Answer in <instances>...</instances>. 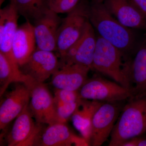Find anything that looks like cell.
I'll return each mask as SVG.
<instances>
[{
	"instance_id": "cell-1",
	"label": "cell",
	"mask_w": 146,
	"mask_h": 146,
	"mask_svg": "<svg viewBox=\"0 0 146 146\" xmlns=\"http://www.w3.org/2000/svg\"><path fill=\"white\" fill-rule=\"evenodd\" d=\"M89 18L100 36L117 48L125 56L133 50L135 35L114 18L103 3L92 2L89 5Z\"/></svg>"
},
{
	"instance_id": "cell-2",
	"label": "cell",
	"mask_w": 146,
	"mask_h": 146,
	"mask_svg": "<svg viewBox=\"0 0 146 146\" xmlns=\"http://www.w3.org/2000/svg\"><path fill=\"white\" fill-rule=\"evenodd\" d=\"M146 132V96H133L120 112L108 146H120L125 141Z\"/></svg>"
},
{
	"instance_id": "cell-3",
	"label": "cell",
	"mask_w": 146,
	"mask_h": 146,
	"mask_svg": "<svg viewBox=\"0 0 146 146\" xmlns=\"http://www.w3.org/2000/svg\"><path fill=\"white\" fill-rule=\"evenodd\" d=\"M125 56L117 48L100 35L97 42L93 62V70L108 76L122 86L130 89L124 72Z\"/></svg>"
},
{
	"instance_id": "cell-4",
	"label": "cell",
	"mask_w": 146,
	"mask_h": 146,
	"mask_svg": "<svg viewBox=\"0 0 146 146\" xmlns=\"http://www.w3.org/2000/svg\"><path fill=\"white\" fill-rule=\"evenodd\" d=\"M89 5L82 1L62 19L56 39V50L60 58L80 38L89 22Z\"/></svg>"
},
{
	"instance_id": "cell-5",
	"label": "cell",
	"mask_w": 146,
	"mask_h": 146,
	"mask_svg": "<svg viewBox=\"0 0 146 146\" xmlns=\"http://www.w3.org/2000/svg\"><path fill=\"white\" fill-rule=\"evenodd\" d=\"M78 92L82 99L102 102H123L133 96L131 89L99 76L88 79Z\"/></svg>"
},
{
	"instance_id": "cell-6",
	"label": "cell",
	"mask_w": 146,
	"mask_h": 146,
	"mask_svg": "<svg viewBox=\"0 0 146 146\" xmlns=\"http://www.w3.org/2000/svg\"><path fill=\"white\" fill-rule=\"evenodd\" d=\"M29 105L15 119L7 137L8 146H39L42 124L34 121Z\"/></svg>"
},
{
	"instance_id": "cell-7",
	"label": "cell",
	"mask_w": 146,
	"mask_h": 146,
	"mask_svg": "<svg viewBox=\"0 0 146 146\" xmlns=\"http://www.w3.org/2000/svg\"><path fill=\"white\" fill-rule=\"evenodd\" d=\"M121 102H103L97 109L92 121L91 145L101 146L111 135L123 107Z\"/></svg>"
},
{
	"instance_id": "cell-8",
	"label": "cell",
	"mask_w": 146,
	"mask_h": 146,
	"mask_svg": "<svg viewBox=\"0 0 146 146\" xmlns=\"http://www.w3.org/2000/svg\"><path fill=\"white\" fill-rule=\"evenodd\" d=\"M29 89V108L35 121L48 125L61 123L58 116L54 98L44 83L36 82Z\"/></svg>"
},
{
	"instance_id": "cell-9",
	"label": "cell",
	"mask_w": 146,
	"mask_h": 146,
	"mask_svg": "<svg viewBox=\"0 0 146 146\" xmlns=\"http://www.w3.org/2000/svg\"><path fill=\"white\" fill-rule=\"evenodd\" d=\"M96 42L94 27L89 22L80 38L60 58L59 65L77 64L93 70Z\"/></svg>"
},
{
	"instance_id": "cell-10",
	"label": "cell",
	"mask_w": 146,
	"mask_h": 146,
	"mask_svg": "<svg viewBox=\"0 0 146 146\" xmlns=\"http://www.w3.org/2000/svg\"><path fill=\"white\" fill-rule=\"evenodd\" d=\"M62 20L58 13L49 9L34 20L36 49L51 52L56 50L58 31Z\"/></svg>"
},
{
	"instance_id": "cell-11",
	"label": "cell",
	"mask_w": 146,
	"mask_h": 146,
	"mask_svg": "<svg viewBox=\"0 0 146 146\" xmlns=\"http://www.w3.org/2000/svg\"><path fill=\"white\" fill-rule=\"evenodd\" d=\"M59 64L57 57L52 52L36 49L21 68L24 74L35 81L44 83L57 70Z\"/></svg>"
},
{
	"instance_id": "cell-12",
	"label": "cell",
	"mask_w": 146,
	"mask_h": 146,
	"mask_svg": "<svg viewBox=\"0 0 146 146\" xmlns=\"http://www.w3.org/2000/svg\"><path fill=\"white\" fill-rule=\"evenodd\" d=\"M30 90L24 84H18L6 97L0 106V130H5L28 105Z\"/></svg>"
},
{
	"instance_id": "cell-13",
	"label": "cell",
	"mask_w": 146,
	"mask_h": 146,
	"mask_svg": "<svg viewBox=\"0 0 146 146\" xmlns=\"http://www.w3.org/2000/svg\"><path fill=\"white\" fill-rule=\"evenodd\" d=\"M103 3L123 25L129 29L146 30L145 18L130 0H105Z\"/></svg>"
},
{
	"instance_id": "cell-14",
	"label": "cell",
	"mask_w": 146,
	"mask_h": 146,
	"mask_svg": "<svg viewBox=\"0 0 146 146\" xmlns=\"http://www.w3.org/2000/svg\"><path fill=\"white\" fill-rule=\"evenodd\" d=\"M124 71L133 96H140L145 93L146 38L137 50L133 59L126 61Z\"/></svg>"
},
{
	"instance_id": "cell-15",
	"label": "cell",
	"mask_w": 146,
	"mask_h": 146,
	"mask_svg": "<svg viewBox=\"0 0 146 146\" xmlns=\"http://www.w3.org/2000/svg\"><path fill=\"white\" fill-rule=\"evenodd\" d=\"M90 70L77 64L59 65L52 76V84L56 89L78 91L88 79Z\"/></svg>"
},
{
	"instance_id": "cell-16",
	"label": "cell",
	"mask_w": 146,
	"mask_h": 146,
	"mask_svg": "<svg viewBox=\"0 0 146 146\" xmlns=\"http://www.w3.org/2000/svg\"><path fill=\"white\" fill-rule=\"evenodd\" d=\"M19 15L11 3L0 10V52L10 60L16 62L12 44L18 27Z\"/></svg>"
},
{
	"instance_id": "cell-17",
	"label": "cell",
	"mask_w": 146,
	"mask_h": 146,
	"mask_svg": "<svg viewBox=\"0 0 146 146\" xmlns=\"http://www.w3.org/2000/svg\"><path fill=\"white\" fill-rule=\"evenodd\" d=\"M84 146L90 145L83 137L73 133L65 123H57L48 125L42 131L39 146Z\"/></svg>"
},
{
	"instance_id": "cell-18",
	"label": "cell",
	"mask_w": 146,
	"mask_h": 146,
	"mask_svg": "<svg viewBox=\"0 0 146 146\" xmlns=\"http://www.w3.org/2000/svg\"><path fill=\"white\" fill-rule=\"evenodd\" d=\"M36 42L33 25L28 20L18 27L13 39L12 51L20 68L36 50Z\"/></svg>"
},
{
	"instance_id": "cell-19",
	"label": "cell",
	"mask_w": 146,
	"mask_h": 146,
	"mask_svg": "<svg viewBox=\"0 0 146 146\" xmlns=\"http://www.w3.org/2000/svg\"><path fill=\"white\" fill-rule=\"evenodd\" d=\"M35 82L22 72L17 62L10 60L0 52V96H3L13 82L24 84L29 88Z\"/></svg>"
},
{
	"instance_id": "cell-20",
	"label": "cell",
	"mask_w": 146,
	"mask_h": 146,
	"mask_svg": "<svg viewBox=\"0 0 146 146\" xmlns=\"http://www.w3.org/2000/svg\"><path fill=\"white\" fill-rule=\"evenodd\" d=\"M103 102L82 99L72 117L73 125L90 145L92 121L95 112Z\"/></svg>"
},
{
	"instance_id": "cell-21",
	"label": "cell",
	"mask_w": 146,
	"mask_h": 146,
	"mask_svg": "<svg viewBox=\"0 0 146 146\" xmlns=\"http://www.w3.org/2000/svg\"><path fill=\"white\" fill-rule=\"evenodd\" d=\"M19 14L27 20L35 19L48 9V0H10Z\"/></svg>"
},
{
	"instance_id": "cell-22",
	"label": "cell",
	"mask_w": 146,
	"mask_h": 146,
	"mask_svg": "<svg viewBox=\"0 0 146 146\" xmlns=\"http://www.w3.org/2000/svg\"><path fill=\"white\" fill-rule=\"evenodd\" d=\"M80 0H48V8L58 13H68L73 10Z\"/></svg>"
},
{
	"instance_id": "cell-23",
	"label": "cell",
	"mask_w": 146,
	"mask_h": 146,
	"mask_svg": "<svg viewBox=\"0 0 146 146\" xmlns=\"http://www.w3.org/2000/svg\"><path fill=\"white\" fill-rule=\"evenodd\" d=\"M54 98L55 105L76 102L81 99L79 96L78 91L56 89Z\"/></svg>"
},
{
	"instance_id": "cell-24",
	"label": "cell",
	"mask_w": 146,
	"mask_h": 146,
	"mask_svg": "<svg viewBox=\"0 0 146 146\" xmlns=\"http://www.w3.org/2000/svg\"><path fill=\"white\" fill-rule=\"evenodd\" d=\"M81 99L76 102L55 105L58 116L60 122L66 123L70 117H72L79 106Z\"/></svg>"
},
{
	"instance_id": "cell-25",
	"label": "cell",
	"mask_w": 146,
	"mask_h": 146,
	"mask_svg": "<svg viewBox=\"0 0 146 146\" xmlns=\"http://www.w3.org/2000/svg\"><path fill=\"white\" fill-rule=\"evenodd\" d=\"M134 4L146 20V0H130Z\"/></svg>"
},
{
	"instance_id": "cell-26",
	"label": "cell",
	"mask_w": 146,
	"mask_h": 146,
	"mask_svg": "<svg viewBox=\"0 0 146 146\" xmlns=\"http://www.w3.org/2000/svg\"><path fill=\"white\" fill-rule=\"evenodd\" d=\"M92 2L96 3H103L105 0H92Z\"/></svg>"
},
{
	"instance_id": "cell-27",
	"label": "cell",
	"mask_w": 146,
	"mask_h": 146,
	"mask_svg": "<svg viewBox=\"0 0 146 146\" xmlns=\"http://www.w3.org/2000/svg\"><path fill=\"white\" fill-rule=\"evenodd\" d=\"M144 94V95H146V92H145V93H144V94ZM142 95H143V94H142Z\"/></svg>"
}]
</instances>
